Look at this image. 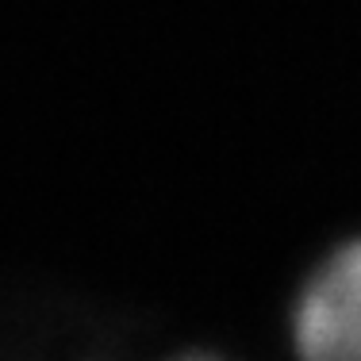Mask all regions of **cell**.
<instances>
[{
    "label": "cell",
    "mask_w": 361,
    "mask_h": 361,
    "mask_svg": "<svg viewBox=\"0 0 361 361\" xmlns=\"http://www.w3.org/2000/svg\"><path fill=\"white\" fill-rule=\"evenodd\" d=\"M292 361H361V231L304 269L285 307Z\"/></svg>",
    "instance_id": "6da1fadb"
},
{
    "label": "cell",
    "mask_w": 361,
    "mask_h": 361,
    "mask_svg": "<svg viewBox=\"0 0 361 361\" xmlns=\"http://www.w3.org/2000/svg\"><path fill=\"white\" fill-rule=\"evenodd\" d=\"M161 361H235V357L219 354V350H180V354H169Z\"/></svg>",
    "instance_id": "7a4b0ae2"
}]
</instances>
